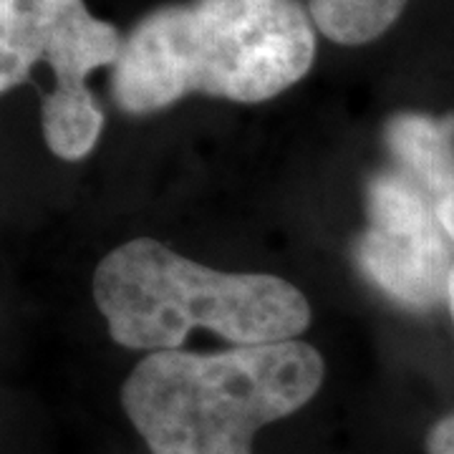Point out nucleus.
<instances>
[{"label":"nucleus","instance_id":"obj_1","mask_svg":"<svg viewBox=\"0 0 454 454\" xmlns=\"http://www.w3.org/2000/svg\"><path fill=\"white\" fill-rule=\"evenodd\" d=\"M303 0H184L146 13L112 68L121 112H162L190 94L260 104L298 83L316 59Z\"/></svg>","mask_w":454,"mask_h":454},{"label":"nucleus","instance_id":"obj_2","mask_svg":"<svg viewBox=\"0 0 454 454\" xmlns=\"http://www.w3.org/2000/svg\"><path fill=\"white\" fill-rule=\"evenodd\" d=\"M324 373L303 340L157 351L129 373L121 404L152 454H253V437L310 402Z\"/></svg>","mask_w":454,"mask_h":454},{"label":"nucleus","instance_id":"obj_3","mask_svg":"<svg viewBox=\"0 0 454 454\" xmlns=\"http://www.w3.org/2000/svg\"><path fill=\"white\" fill-rule=\"evenodd\" d=\"M91 291L119 346L179 351L205 328L238 346L295 340L310 324L306 295L265 273H223L152 238L119 245L94 270Z\"/></svg>","mask_w":454,"mask_h":454},{"label":"nucleus","instance_id":"obj_4","mask_svg":"<svg viewBox=\"0 0 454 454\" xmlns=\"http://www.w3.org/2000/svg\"><path fill=\"white\" fill-rule=\"evenodd\" d=\"M124 38L94 18L83 0H0V91L31 76L35 64L56 74L41 119L49 149L68 162L83 160L104 129V109L86 86L101 66H116Z\"/></svg>","mask_w":454,"mask_h":454},{"label":"nucleus","instance_id":"obj_5","mask_svg":"<svg viewBox=\"0 0 454 454\" xmlns=\"http://www.w3.org/2000/svg\"><path fill=\"white\" fill-rule=\"evenodd\" d=\"M369 227L358 235V270L411 310L447 303L454 258L432 197L404 172H381L366 192Z\"/></svg>","mask_w":454,"mask_h":454},{"label":"nucleus","instance_id":"obj_6","mask_svg":"<svg viewBox=\"0 0 454 454\" xmlns=\"http://www.w3.org/2000/svg\"><path fill=\"white\" fill-rule=\"evenodd\" d=\"M391 157L432 202L454 200V114L402 112L384 129Z\"/></svg>","mask_w":454,"mask_h":454},{"label":"nucleus","instance_id":"obj_7","mask_svg":"<svg viewBox=\"0 0 454 454\" xmlns=\"http://www.w3.org/2000/svg\"><path fill=\"white\" fill-rule=\"evenodd\" d=\"M409 0H309L318 33L339 46H364L389 31Z\"/></svg>","mask_w":454,"mask_h":454},{"label":"nucleus","instance_id":"obj_8","mask_svg":"<svg viewBox=\"0 0 454 454\" xmlns=\"http://www.w3.org/2000/svg\"><path fill=\"white\" fill-rule=\"evenodd\" d=\"M427 452L429 454H454V411L442 417L427 437Z\"/></svg>","mask_w":454,"mask_h":454},{"label":"nucleus","instance_id":"obj_9","mask_svg":"<svg viewBox=\"0 0 454 454\" xmlns=\"http://www.w3.org/2000/svg\"><path fill=\"white\" fill-rule=\"evenodd\" d=\"M434 210H437V220L447 240L454 243V200H442V202H434Z\"/></svg>","mask_w":454,"mask_h":454},{"label":"nucleus","instance_id":"obj_10","mask_svg":"<svg viewBox=\"0 0 454 454\" xmlns=\"http://www.w3.org/2000/svg\"><path fill=\"white\" fill-rule=\"evenodd\" d=\"M447 309H450V316H452L454 321V268L452 276H450V291H447Z\"/></svg>","mask_w":454,"mask_h":454}]
</instances>
